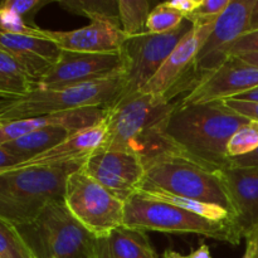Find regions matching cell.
<instances>
[{
	"mask_svg": "<svg viewBox=\"0 0 258 258\" xmlns=\"http://www.w3.org/2000/svg\"><path fill=\"white\" fill-rule=\"evenodd\" d=\"M248 118L234 112L224 101L180 105L168 117L163 135L175 150L222 170L229 166L227 145Z\"/></svg>",
	"mask_w": 258,
	"mask_h": 258,
	"instance_id": "1",
	"label": "cell"
},
{
	"mask_svg": "<svg viewBox=\"0 0 258 258\" xmlns=\"http://www.w3.org/2000/svg\"><path fill=\"white\" fill-rule=\"evenodd\" d=\"M178 102L141 91L122 95L106 108L107 139L103 149L128 151L143 160L169 149L163 131Z\"/></svg>",
	"mask_w": 258,
	"mask_h": 258,
	"instance_id": "2",
	"label": "cell"
},
{
	"mask_svg": "<svg viewBox=\"0 0 258 258\" xmlns=\"http://www.w3.org/2000/svg\"><path fill=\"white\" fill-rule=\"evenodd\" d=\"M145 180L141 190H161L224 208L233 216V206L221 170L211 168L173 148L143 160ZM236 221V219H234Z\"/></svg>",
	"mask_w": 258,
	"mask_h": 258,
	"instance_id": "3",
	"label": "cell"
},
{
	"mask_svg": "<svg viewBox=\"0 0 258 258\" xmlns=\"http://www.w3.org/2000/svg\"><path fill=\"white\" fill-rule=\"evenodd\" d=\"M85 163L27 166L0 171V217L17 227L35 221L43 209L63 201L68 176Z\"/></svg>",
	"mask_w": 258,
	"mask_h": 258,
	"instance_id": "4",
	"label": "cell"
},
{
	"mask_svg": "<svg viewBox=\"0 0 258 258\" xmlns=\"http://www.w3.org/2000/svg\"><path fill=\"white\" fill-rule=\"evenodd\" d=\"M125 88L123 76L60 88L35 87L25 95L0 98V123L83 107L107 108L123 95Z\"/></svg>",
	"mask_w": 258,
	"mask_h": 258,
	"instance_id": "5",
	"label": "cell"
},
{
	"mask_svg": "<svg viewBox=\"0 0 258 258\" xmlns=\"http://www.w3.org/2000/svg\"><path fill=\"white\" fill-rule=\"evenodd\" d=\"M123 226L161 233L199 234L237 246L243 237L234 221H209L164 202L135 196L125 203Z\"/></svg>",
	"mask_w": 258,
	"mask_h": 258,
	"instance_id": "6",
	"label": "cell"
},
{
	"mask_svg": "<svg viewBox=\"0 0 258 258\" xmlns=\"http://www.w3.org/2000/svg\"><path fill=\"white\" fill-rule=\"evenodd\" d=\"M38 258H96V238L64 206L48 204L28 226L18 227Z\"/></svg>",
	"mask_w": 258,
	"mask_h": 258,
	"instance_id": "7",
	"label": "cell"
},
{
	"mask_svg": "<svg viewBox=\"0 0 258 258\" xmlns=\"http://www.w3.org/2000/svg\"><path fill=\"white\" fill-rule=\"evenodd\" d=\"M63 203L96 238L108 236L113 229L123 226L125 202L116 198L82 168L68 176Z\"/></svg>",
	"mask_w": 258,
	"mask_h": 258,
	"instance_id": "8",
	"label": "cell"
},
{
	"mask_svg": "<svg viewBox=\"0 0 258 258\" xmlns=\"http://www.w3.org/2000/svg\"><path fill=\"white\" fill-rule=\"evenodd\" d=\"M193 27V23L185 18L176 29L169 33L155 34L145 32L126 38L121 49L126 64L123 95L140 91L156 75L176 44Z\"/></svg>",
	"mask_w": 258,
	"mask_h": 258,
	"instance_id": "9",
	"label": "cell"
},
{
	"mask_svg": "<svg viewBox=\"0 0 258 258\" xmlns=\"http://www.w3.org/2000/svg\"><path fill=\"white\" fill-rule=\"evenodd\" d=\"M213 25L214 23L194 25L176 44L156 75L141 88V92L171 101L180 92L179 90L189 88L190 91L193 88L190 81L201 80V75L196 70L197 54L211 35Z\"/></svg>",
	"mask_w": 258,
	"mask_h": 258,
	"instance_id": "10",
	"label": "cell"
},
{
	"mask_svg": "<svg viewBox=\"0 0 258 258\" xmlns=\"http://www.w3.org/2000/svg\"><path fill=\"white\" fill-rule=\"evenodd\" d=\"M122 53H81L62 50L57 63L37 87L60 88L125 76Z\"/></svg>",
	"mask_w": 258,
	"mask_h": 258,
	"instance_id": "11",
	"label": "cell"
},
{
	"mask_svg": "<svg viewBox=\"0 0 258 258\" xmlns=\"http://www.w3.org/2000/svg\"><path fill=\"white\" fill-rule=\"evenodd\" d=\"M82 170L125 203L140 193L145 180L143 159L128 151L101 149L87 159Z\"/></svg>",
	"mask_w": 258,
	"mask_h": 258,
	"instance_id": "12",
	"label": "cell"
},
{
	"mask_svg": "<svg viewBox=\"0 0 258 258\" xmlns=\"http://www.w3.org/2000/svg\"><path fill=\"white\" fill-rule=\"evenodd\" d=\"M256 87H258V68L238 57H229L213 72L201 76L198 83L179 103L201 105L226 101Z\"/></svg>",
	"mask_w": 258,
	"mask_h": 258,
	"instance_id": "13",
	"label": "cell"
},
{
	"mask_svg": "<svg viewBox=\"0 0 258 258\" xmlns=\"http://www.w3.org/2000/svg\"><path fill=\"white\" fill-rule=\"evenodd\" d=\"M256 0H231L216 20L211 35L196 58V70L201 76L213 72L226 62V50L241 35L249 32V19Z\"/></svg>",
	"mask_w": 258,
	"mask_h": 258,
	"instance_id": "14",
	"label": "cell"
},
{
	"mask_svg": "<svg viewBox=\"0 0 258 258\" xmlns=\"http://www.w3.org/2000/svg\"><path fill=\"white\" fill-rule=\"evenodd\" d=\"M0 50L14 58L35 85L49 72L57 63L62 49L45 34L20 35L0 32Z\"/></svg>",
	"mask_w": 258,
	"mask_h": 258,
	"instance_id": "15",
	"label": "cell"
},
{
	"mask_svg": "<svg viewBox=\"0 0 258 258\" xmlns=\"http://www.w3.org/2000/svg\"><path fill=\"white\" fill-rule=\"evenodd\" d=\"M106 139H107V128L105 121H102L95 126L71 134L64 141L58 145L14 168L57 166L73 163H86L93 154L105 148Z\"/></svg>",
	"mask_w": 258,
	"mask_h": 258,
	"instance_id": "16",
	"label": "cell"
},
{
	"mask_svg": "<svg viewBox=\"0 0 258 258\" xmlns=\"http://www.w3.org/2000/svg\"><path fill=\"white\" fill-rule=\"evenodd\" d=\"M106 117L105 107H83L67 112L52 113L39 117L8 121L0 123V145L18 140L28 134L49 127H62L78 131L102 122Z\"/></svg>",
	"mask_w": 258,
	"mask_h": 258,
	"instance_id": "17",
	"label": "cell"
},
{
	"mask_svg": "<svg viewBox=\"0 0 258 258\" xmlns=\"http://www.w3.org/2000/svg\"><path fill=\"white\" fill-rule=\"evenodd\" d=\"M48 38L62 50L81 53L121 52L126 34L120 27L106 22H95L75 30H47Z\"/></svg>",
	"mask_w": 258,
	"mask_h": 258,
	"instance_id": "18",
	"label": "cell"
},
{
	"mask_svg": "<svg viewBox=\"0 0 258 258\" xmlns=\"http://www.w3.org/2000/svg\"><path fill=\"white\" fill-rule=\"evenodd\" d=\"M222 179L243 237L258 226V169L224 168Z\"/></svg>",
	"mask_w": 258,
	"mask_h": 258,
	"instance_id": "19",
	"label": "cell"
},
{
	"mask_svg": "<svg viewBox=\"0 0 258 258\" xmlns=\"http://www.w3.org/2000/svg\"><path fill=\"white\" fill-rule=\"evenodd\" d=\"M96 258H159L146 232L121 226L96 241Z\"/></svg>",
	"mask_w": 258,
	"mask_h": 258,
	"instance_id": "20",
	"label": "cell"
},
{
	"mask_svg": "<svg viewBox=\"0 0 258 258\" xmlns=\"http://www.w3.org/2000/svg\"><path fill=\"white\" fill-rule=\"evenodd\" d=\"M73 133L76 131H70L62 127L43 128V130L33 131L18 140L4 144L3 146L10 154L20 159L22 163H25L64 141Z\"/></svg>",
	"mask_w": 258,
	"mask_h": 258,
	"instance_id": "21",
	"label": "cell"
},
{
	"mask_svg": "<svg viewBox=\"0 0 258 258\" xmlns=\"http://www.w3.org/2000/svg\"><path fill=\"white\" fill-rule=\"evenodd\" d=\"M138 196L146 199H153V201L164 202V203L171 204V206L178 207V208L190 212V213L197 214V216L202 217V218L209 219V221H234L233 216H232L228 211L222 208V207L214 206V204L203 203V202L194 201V199L184 198V197L173 196V194H169L166 193V191L141 190Z\"/></svg>",
	"mask_w": 258,
	"mask_h": 258,
	"instance_id": "22",
	"label": "cell"
},
{
	"mask_svg": "<svg viewBox=\"0 0 258 258\" xmlns=\"http://www.w3.org/2000/svg\"><path fill=\"white\" fill-rule=\"evenodd\" d=\"M37 87L24 68L8 53L0 50V98L17 97Z\"/></svg>",
	"mask_w": 258,
	"mask_h": 258,
	"instance_id": "23",
	"label": "cell"
},
{
	"mask_svg": "<svg viewBox=\"0 0 258 258\" xmlns=\"http://www.w3.org/2000/svg\"><path fill=\"white\" fill-rule=\"evenodd\" d=\"M59 7L72 14L95 22H106L121 28L117 0H62Z\"/></svg>",
	"mask_w": 258,
	"mask_h": 258,
	"instance_id": "24",
	"label": "cell"
},
{
	"mask_svg": "<svg viewBox=\"0 0 258 258\" xmlns=\"http://www.w3.org/2000/svg\"><path fill=\"white\" fill-rule=\"evenodd\" d=\"M121 29L126 37L148 32L146 22L150 14V3L146 0H117Z\"/></svg>",
	"mask_w": 258,
	"mask_h": 258,
	"instance_id": "25",
	"label": "cell"
},
{
	"mask_svg": "<svg viewBox=\"0 0 258 258\" xmlns=\"http://www.w3.org/2000/svg\"><path fill=\"white\" fill-rule=\"evenodd\" d=\"M0 258H38L19 228L0 217Z\"/></svg>",
	"mask_w": 258,
	"mask_h": 258,
	"instance_id": "26",
	"label": "cell"
},
{
	"mask_svg": "<svg viewBox=\"0 0 258 258\" xmlns=\"http://www.w3.org/2000/svg\"><path fill=\"white\" fill-rule=\"evenodd\" d=\"M185 20V17L178 10L168 7L166 3L156 5L150 12L146 22V29L150 33L163 34L176 29Z\"/></svg>",
	"mask_w": 258,
	"mask_h": 258,
	"instance_id": "27",
	"label": "cell"
},
{
	"mask_svg": "<svg viewBox=\"0 0 258 258\" xmlns=\"http://www.w3.org/2000/svg\"><path fill=\"white\" fill-rule=\"evenodd\" d=\"M258 149V121L249 120L238 128L227 145L229 158L247 155Z\"/></svg>",
	"mask_w": 258,
	"mask_h": 258,
	"instance_id": "28",
	"label": "cell"
},
{
	"mask_svg": "<svg viewBox=\"0 0 258 258\" xmlns=\"http://www.w3.org/2000/svg\"><path fill=\"white\" fill-rule=\"evenodd\" d=\"M42 28L27 24L22 18L8 8L0 4V32L8 34L43 35Z\"/></svg>",
	"mask_w": 258,
	"mask_h": 258,
	"instance_id": "29",
	"label": "cell"
},
{
	"mask_svg": "<svg viewBox=\"0 0 258 258\" xmlns=\"http://www.w3.org/2000/svg\"><path fill=\"white\" fill-rule=\"evenodd\" d=\"M231 0H202L196 12L191 13L186 19L190 20L193 25H206L216 23L226 10Z\"/></svg>",
	"mask_w": 258,
	"mask_h": 258,
	"instance_id": "30",
	"label": "cell"
},
{
	"mask_svg": "<svg viewBox=\"0 0 258 258\" xmlns=\"http://www.w3.org/2000/svg\"><path fill=\"white\" fill-rule=\"evenodd\" d=\"M48 3V0H5L0 4L19 15L27 24L35 27L33 23L34 15Z\"/></svg>",
	"mask_w": 258,
	"mask_h": 258,
	"instance_id": "31",
	"label": "cell"
},
{
	"mask_svg": "<svg viewBox=\"0 0 258 258\" xmlns=\"http://www.w3.org/2000/svg\"><path fill=\"white\" fill-rule=\"evenodd\" d=\"M249 53H258V29L247 32L234 40L226 50V57H238Z\"/></svg>",
	"mask_w": 258,
	"mask_h": 258,
	"instance_id": "32",
	"label": "cell"
},
{
	"mask_svg": "<svg viewBox=\"0 0 258 258\" xmlns=\"http://www.w3.org/2000/svg\"><path fill=\"white\" fill-rule=\"evenodd\" d=\"M227 106L234 112L244 116L248 120L258 121V102H252V101H239L229 98L224 101Z\"/></svg>",
	"mask_w": 258,
	"mask_h": 258,
	"instance_id": "33",
	"label": "cell"
},
{
	"mask_svg": "<svg viewBox=\"0 0 258 258\" xmlns=\"http://www.w3.org/2000/svg\"><path fill=\"white\" fill-rule=\"evenodd\" d=\"M231 168H244V169H258V149L247 155L238 158L229 159Z\"/></svg>",
	"mask_w": 258,
	"mask_h": 258,
	"instance_id": "34",
	"label": "cell"
},
{
	"mask_svg": "<svg viewBox=\"0 0 258 258\" xmlns=\"http://www.w3.org/2000/svg\"><path fill=\"white\" fill-rule=\"evenodd\" d=\"M202 0H174V2H165L166 5L173 9L180 12L184 17H189L191 13L196 12L197 8L199 7Z\"/></svg>",
	"mask_w": 258,
	"mask_h": 258,
	"instance_id": "35",
	"label": "cell"
},
{
	"mask_svg": "<svg viewBox=\"0 0 258 258\" xmlns=\"http://www.w3.org/2000/svg\"><path fill=\"white\" fill-rule=\"evenodd\" d=\"M22 164V160L10 154L3 145H0V171L7 169L14 168V166Z\"/></svg>",
	"mask_w": 258,
	"mask_h": 258,
	"instance_id": "36",
	"label": "cell"
},
{
	"mask_svg": "<svg viewBox=\"0 0 258 258\" xmlns=\"http://www.w3.org/2000/svg\"><path fill=\"white\" fill-rule=\"evenodd\" d=\"M233 100L252 101V102H258V87L253 88V90H251V91H247V92L242 93V95L236 96Z\"/></svg>",
	"mask_w": 258,
	"mask_h": 258,
	"instance_id": "37",
	"label": "cell"
},
{
	"mask_svg": "<svg viewBox=\"0 0 258 258\" xmlns=\"http://www.w3.org/2000/svg\"><path fill=\"white\" fill-rule=\"evenodd\" d=\"M189 258H212L211 251L207 244H202L191 254H189Z\"/></svg>",
	"mask_w": 258,
	"mask_h": 258,
	"instance_id": "38",
	"label": "cell"
},
{
	"mask_svg": "<svg viewBox=\"0 0 258 258\" xmlns=\"http://www.w3.org/2000/svg\"><path fill=\"white\" fill-rule=\"evenodd\" d=\"M258 29V0L254 2L253 9L251 13V19H249V32Z\"/></svg>",
	"mask_w": 258,
	"mask_h": 258,
	"instance_id": "39",
	"label": "cell"
},
{
	"mask_svg": "<svg viewBox=\"0 0 258 258\" xmlns=\"http://www.w3.org/2000/svg\"><path fill=\"white\" fill-rule=\"evenodd\" d=\"M239 59H242L243 62L248 63V64L253 66V67L258 68V53H249V54H242L238 55Z\"/></svg>",
	"mask_w": 258,
	"mask_h": 258,
	"instance_id": "40",
	"label": "cell"
},
{
	"mask_svg": "<svg viewBox=\"0 0 258 258\" xmlns=\"http://www.w3.org/2000/svg\"><path fill=\"white\" fill-rule=\"evenodd\" d=\"M163 258H189V256H183V254L178 253V252L170 251V249H168V251L164 252Z\"/></svg>",
	"mask_w": 258,
	"mask_h": 258,
	"instance_id": "41",
	"label": "cell"
}]
</instances>
